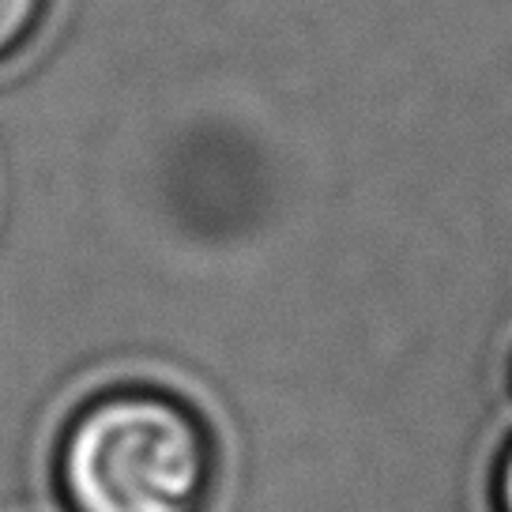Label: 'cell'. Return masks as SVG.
<instances>
[{
	"mask_svg": "<svg viewBox=\"0 0 512 512\" xmlns=\"http://www.w3.org/2000/svg\"><path fill=\"white\" fill-rule=\"evenodd\" d=\"M46 12L49 0H0V64L31 42Z\"/></svg>",
	"mask_w": 512,
	"mask_h": 512,
	"instance_id": "obj_2",
	"label": "cell"
},
{
	"mask_svg": "<svg viewBox=\"0 0 512 512\" xmlns=\"http://www.w3.org/2000/svg\"><path fill=\"white\" fill-rule=\"evenodd\" d=\"M215 482L208 418L159 384L87 396L53 448V486L68 512H208Z\"/></svg>",
	"mask_w": 512,
	"mask_h": 512,
	"instance_id": "obj_1",
	"label": "cell"
},
{
	"mask_svg": "<svg viewBox=\"0 0 512 512\" xmlns=\"http://www.w3.org/2000/svg\"><path fill=\"white\" fill-rule=\"evenodd\" d=\"M490 505L494 512H512V441L497 456L494 479H490Z\"/></svg>",
	"mask_w": 512,
	"mask_h": 512,
	"instance_id": "obj_3",
	"label": "cell"
}]
</instances>
